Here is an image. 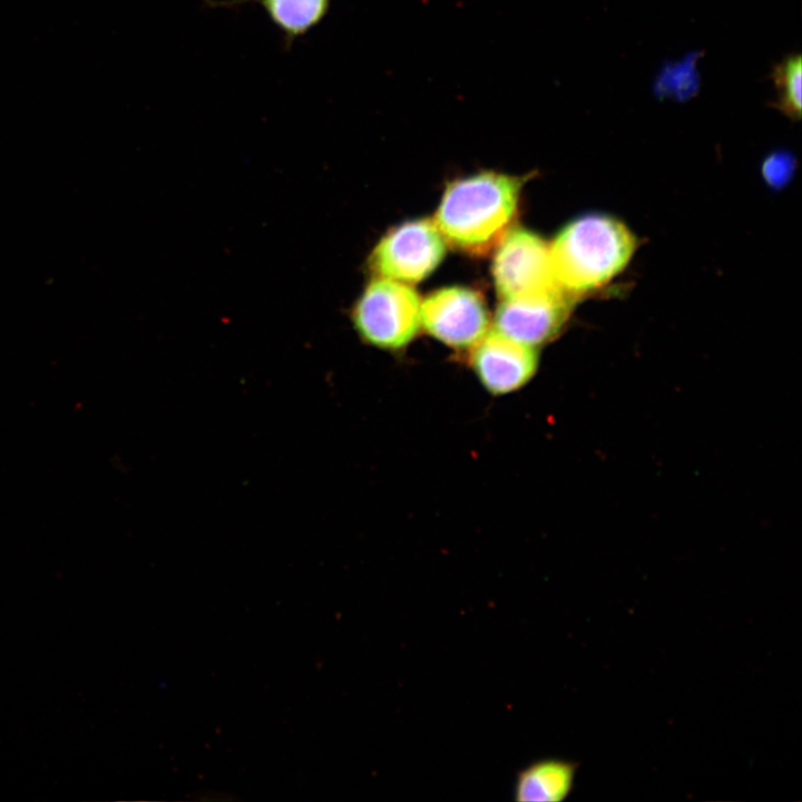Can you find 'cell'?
Masks as SVG:
<instances>
[{
	"instance_id": "52a82bcc",
	"label": "cell",
	"mask_w": 802,
	"mask_h": 802,
	"mask_svg": "<svg viewBox=\"0 0 802 802\" xmlns=\"http://www.w3.org/2000/svg\"><path fill=\"white\" fill-rule=\"evenodd\" d=\"M470 364L481 385L493 395L524 388L538 368L537 348L516 341L495 327L470 349Z\"/></svg>"
},
{
	"instance_id": "8fae6325",
	"label": "cell",
	"mask_w": 802,
	"mask_h": 802,
	"mask_svg": "<svg viewBox=\"0 0 802 802\" xmlns=\"http://www.w3.org/2000/svg\"><path fill=\"white\" fill-rule=\"evenodd\" d=\"M772 80L777 91L773 107L796 120L802 108V61L800 55H790L772 70Z\"/></svg>"
},
{
	"instance_id": "6da1fadb",
	"label": "cell",
	"mask_w": 802,
	"mask_h": 802,
	"mask_svg": "<svg viewBox=\"0 0 802 802\" xmlns=\"http://www.w3.org/2000/svg\"><path fill=\"white\" fill-rule=\"evenodd\" d=\"M521 183L496 173H480L448 186L436 226L452 246L481 254L506 235L517 209Z\"/></svg>"
},
{
	"instance_id": "8992f818",
	"label": "cell",
	"mask_w": 802,
	"mask_h": 802,
	"mask_svg": "<svg viewBox=\"0 0 802 802\" xmlns=\"http://www.w3.org/2000/svg\"><path fill=\"white\" fill-rule=\"evenodd\" d=\"M420 321L431 336L457 350H470L489 330L482 297L459 286L431 293L421 303Z\"/></svg>"
},
{
	"instance_id": "7a4b0ae2",
	"label": "cell",
	"mask_w": 802,
	"mask_h": 802,
	"mask_svg": "<svg viewBox=\"0 0 802 802\" xmlns=\"http://www.w3.org/2000/svg\"><path fill=\"white\" fill-rule=\"evenodd\" d=\"M636 248L632 232L606 215L567 224L549 247L557 284L571 296L595 291L619 274Z\"/></svg>"
},
{
	"instance_id": "277c9868",
	"label": "cell",
	"mask_w": 802,
	"mask_h": 802,
	"mask_svg": "<svg viewBox=\"0 0 802 802\" xmlns=\"http://www.w3.org/2000/svg\"><path fill=\"white\" fill-rule=\"evenodd\" d=\"M492 274L501 300L535 297L561 288L552 273L548 245L521 228L512 229L499 242Z\"/></svg>"
},
{
	"instance_id": "3957f363",
	"label": "cell",
	"mask_w": 802,
	"mask_h": 802,
	"mask_svg": "<svg viewBox=\"0 0 802 802\" xmlns=\"http://www.w3.org/2000/svg\"><path fill=\"white\" fill-rule=\"evenodd\" d=\"M420 299L403 282L381 277L372 281L352 311L359 335L384 350L407 346L421 325Z\"/></svg>"
},
{
	"instance_id": "5b68a950",
	"label": "cell",
	"mask_w": 802,
	"mask_h": 802,
	"mask_svg": "<svg viewBox=\"0 0 802 802\" xmlns=\"http://www.w3.org/2000/svg\"><path fill=\"white\" fill-rule=\"evenodd\" d=\"M443 236L429 219L404 223L389 232L374 247L371 268L381 277L419 282L442 261Z\"/></svg>"
},
{
	"instance_id": "9c48e42d",
	"label": "cell",
	"mask_w": 802,
	"mask_h": 802,
	"mask_svg": "<svg viewBox=\"0 0 802 802\" xmlns=\"http://www.w3.org/2000/svg\"><path fill=\"white\" fill-rule=\"evenodd\" d=\"M577 765L563 759H541L521 769L514 784L518 802H559L573 790Z\"/></svg>"
},
{
	"instance_id": "ba28073f",
	"label": "cell",
	"mask_w": 802,
	"mask_h": 802,
	"mask_svg": "<svg viewBox=\"0 0 802 802\" xmlns=\"http://www.w3.org/2000/svg\"><path fill=\"white\" fill-rule=\"evenodd\" d=\"M574 299L560 288L535 297L501 300L493 327L516 341L538 348L559 333Z\"/></svg>"
},
{
	"instance_id": "30bf717a",
	"label": "cell",
	"mask_w": 802,
	"mask_h": 802,
	"mask_svg": "<svg viewBox=\"0 0 802 802\" xmlns=\"http://www.w3.org/2000/svg\"><path fill=\"white\" fill-rule=\"evenodd\" d=\"M275 23L292 35L314 26L325 13L329 0H264Z\"/></svg>"
}]
</instances>
